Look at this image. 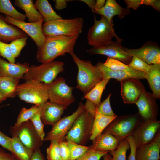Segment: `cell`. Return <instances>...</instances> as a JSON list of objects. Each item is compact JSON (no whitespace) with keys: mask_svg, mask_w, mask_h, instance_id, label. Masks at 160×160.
<instances>
[{"mask_svg":"<svg viewBox=\"0 0 160 160\" xmlns=\"http://www.w3.org/2000/svg\"><path fill=\"white\" fill-rule=\"evenodd\" d=\"M79 36H57L46 37L42 46L38 49L36 55L37 61L42 63L54 60L58 57L73 52Z\"/></svg>","mask_w":160,"mask_h":160,"instance_id":"6da1fadb","label":"cell"},{"mask_svg":"<svg viewBox=\"0 0 160 160\" xmlns=\"http://www.w3.org/2000/svg\"><path fill=\"white\" fill-rule=\"evenodd\" d=\"M69 54L78 69L76 88L85 94L103 79L100 70L92 65L90 60L80 59L73 52Z\"/></svg>","mask_w":160,"mask_h":160,"instance_id":"7a4b0ae2","label":"cell"},{"mask_svg":"<svg viewBox=\"0 0 160 160\" xmlns=\"http://www.w3.org/2000/svg\"><path fill=\"white\" fill-rule=\"evenodd\" d=\"M94 25L89 29L87 38L88 44L93 47H101L108 45L115 37L116 40L121 39L115 33L113 23L110 22L105 17L101 16L97 20L94 16Z\"/></svg>","mask_w":160,"mask_h":160,"instance_id":"3957f363","label":"cell"},{"mask_svg":"<svg viewBox=\"0 0 160 160\" xmlns=\"http://www.w3.org/2000/svg\"><path fill=\"white\" fill-rule=\"evenodd\" d=\"M84 20L81 17L70 19L62 18L44 23L43 33L46 37L57 36H79L82 32Z\"/></svg>","mask_w":160,"mask_h":160,"instance_id":"277c9868","label":"cell"},{"mask_svg":"<svg viewBox=\"0 0 160 160\" xmlns=\"http://www.w3.org/2000/svg\"><path fill=\"white\" fill-rule=\"evenodd\" d=\"M49 86L35 80H27L18 85L17 95L21 100L40 107L48 100Z\"/></svg>","mask_w":160,"mask_h":160,"instance_id":"5b68a950","label":"cell"},{"mask_svg":"<svg viewBox=\"0 0 160 160\" xmlns=\"http://www.w3.org/2000/svg\"><path fill=\"white\" fill-rule=\"evenodd\" d=\"M142 119L138 113L117 116L103 132L110 134L121 141L132 135Z\"/></svg>","mask_w":160,"mask_h":160,"instance_id":"8992f818","label":"cell"},{"mask_svg":"<svg viewBox=\"0 0 160 160\" xmlns=\"http://www.w3.org/2000/svg\"><path fill=\"white\" fill-rule=\"evenodd\" d=\"M63 62L53 60L36 65L30 66L23 79L33 80L49 84L56 78L59 73L64 71Z\"/></svg>","mask_w":160,"mask_h":160,"instance_id":"52a82bcc","label":"cell"},{"mask_svg":"<svg viewBox=\"0 0 160 160\" xmlns=\"http://www.w3.org/2000/svg\"><path fill=\"white\" fill-rule=\"evenodd\" d=\"M94 118L85 109L75 119L65 139L84 145L90 140Z\"/></svg>","mask_w":160,"mask_h":160,"instance_id":"ba28073f","label":"cell"},{"mask_svg":"<svg viewBox=\"0 0 160 160\" xmlns=\"http://www.w3.org/2000/svg\"><path fill=\"white\" fill-rule=\"evenodd\" d=\"M74 88L66 84V79L64 78H56L49 84L48 99L50 102L66 109L75 100V98L73 94Z\"/></svg>","mask_w":160,"mask_h":160,"instance_id":"9c48e42d","label":"cell"},{"mask_svg":"<svg viewBox=\"0 0 160 160\" xmlns=\"http://www.w3.org/2000/svg\"><path fill=\"white\" fill-rule=\"evenodd\" d=\"M9 131L12 136H16L24 145L33 151L43 144L44 141L39 137L30 120L18 127L11 126Z\"/></svg>","mask_w":160,"mask_h":160,"instance_id":"30bf717a","label":"cell"},{"mask_svg":"<svg viewBox=\"0 0 160 160\" xmlns=\"http://www.w3.org/2000/svg\"><path fill=\"white\" fill-rule=\"evenodd\" d=\"M85 110V105L80 102L77 110L71 115L59 120L52 126L51 130L44 138V141H56L58 142L65 140V136L78 116Z\"/></svg>","mask_w":160,"mask_h":160,"instance_id":"8fae6325","label":"cell"},{"mask_svg":"<svg viewBox=\"0 0 160 160\" xmlns=\"http://www.w3.org/2000/svg\"><path fill=\"white\" fill-rule=\"evenodd\" d=\"M122 39H121L113 41L110 44L101 47H93L87 49L86 52L91 55L100 54L119 60L128 65L133 56L126 51L121 44Z\"/></svg>","mask_w":160,"mask_h":160,"instance_id":"7c38bea8","label":"cell"},{"mask_svg":"<svg viewBox=\"0 0 160 160\" xmlns=\"http://www.w3.org/2000/svg\"><path fill=\"white\" fill-rule=\"evenodd\" d=\"M4 20L7 23L17 27L30 36L36 44L37 49L42 46L46 38L42 29L44 19L35 22L28 23L18 21L5 15Z\"/></svg>","mask_w":160,"mask_h":160,"instance_id":"4fadbf2b","label":"cell"},{"mask_svg":"<svg viewBox=\"0 0 160 160\" xmlns=\"http://www.w3.org/2000/svg\"><path fill=\"white\" fill-rule=\"evenodd\" d=\"M160 130V121L142 119L132 135L136 148L153 141Z\"/></svg>","mask_w":160,"mask_h":160,"instance_id":"5bb4252c","label":"cell"},{"mask_svg":"<svg viewBox=\"0 0 160 160\" xmlns=\"http://www.w3.org/2000/svg\"><path fill=\"white\" fill-rule=\"evenodd\" d=\"M135 104L138 108V113L142 119L157 120L159 108L156 98L152 93L145 89Z\"/></svg>","mask_w":160,"mask_h":160,"instance_id":"9a60e30c","label":"cell"},{"mask_svg":"<svg viewBox=\"0 0 160 160\" xmlns=\"http://www.w3.org/2000/svg\"><path fill=\"white\" fill-rule=\"evenodd\" d=\"M124 49L132 56L139 58L148 65H160V48L156 42L148 41L137 49H130L124 47Z\"/></svg>","mask_w":160,"mask_h":160,"instance_id":"2e32d148","label":"cell"},{"mask_svg":"<svg viewBox=\"0 0 160 160\" xmlns=\"http://www.w3.org/2000/svg\"><path fill=\"white\" fill-rule=\"evenodd\" d=\"M121 95L123 102L126 104L135 103L138 100L145 87L139 79L129 78L120 81Z\"/></svg>","mask_w":160,"mask_h":160,"instance_id":"e0dca14e","label":"cell"},{"mask_svg":"<svg viewBox=\"0 0 160 160\" xmlns=\"http://www.w3.org/2000/svg\"><path fill=\"white\" fill-rule=\"evenodd\" d=\"M95 66L100 71L103 79L114 78L119 81L129 78L145 79V73L130 67L123 71H113L106 67L103 63L98 62Z\"/></svg>","mask_w":160,"mask_h":160,"instance_id":"ac0fdd59","label":"cell"},{"mask_svg":"<svg viewBox=\"0 0 160 160\" xmlns=\"http://www.w3.org/2000/svg\"><path fill=\"white\" fill-rule=\"evenodd\" d=\"M41 120L44 125L52 126L61 118L66 108L47 101L39 107Z\"/></svg>","mask_w":160,"mask_h":160,"instance_id":"d6986e66","label":"cell"},{"mask_svg":"<svg viewBox=\"0 0 160 160\" xmlns=\"http://www.w3.org/2000/svg\"><path fill=\"white\" fill-rule=\"evenodd\" d=\"M29 67L27 62L21 63L17 62L12 64L5 61L0 56V77L9 76L23 79Z\"/></svg>","mask_w":160,"mask_h":160,"instance_id":"ffe728a7","label":"cell"},{"mask_svg":"<svg viewBox=\"0 0 160 160\" xmlns=\"http://www.w3.org/2000/svg\"><path fill=\"white\" fill-rule=\"evenodd\" d=\"M93 12L103 16L110 22L113 23L114 16L117 15L121 19L130 14L131 11L129 9L121 7L115 0H107L103 8L94 10Z\"/></svg>","mask_w":160,"mask_h":160,"instance_id":"44dd1931","label":"cell"},{"mask_svg":"<svg viewBox=\"0 0 160 160\" xmlns=\"http://www.w3.org/2000/svg\"><path fill=\"white\" fill-rule=\"evenodd\" d=\"M92 141V144L89 147L90 148L108 152L116 150L120 142L112 135L104 132L97 136Z\"/></svg>","mask_w":160,"mask_h":160,"instance_id":"7402d4cb","label":"cell"},{"mask_svg":"<svg viewBox=\"0 0 160 160\" xmlns=\"http://www.w3.org/2000/svg\"><path fill=\"white\" fill-rule=\"evenodd\" d=\"M28 36L17 27L8 24L0 14V41L7 43L16 39Z\"/></svg>","mask_w":160,"mask_h":160,"instance_id":"603a6c76","label":"cell"},{"mask_svg":"<svg viewBox=\"0 0 160 160\" xmlns=\"http://www.w3.org/2000/svg\"><path fill=\"white\" fill-rule=\"evenodd\" d=\"M160 145L154 141L142 145L136 148V160H159L160 158Z\"/></svg>","mask_w":160,"mask_h":160,"instance_id":"cb8c5ba5","label":"cell"},{"mask_svg":"<svg viewBox=\"0 0 160 160\" xmlns=\"http://www.w3.org/2000/svg\"><path fill=\"white\" fill-rule=\"evenodd\" d=\"M9 151L17 160H31L34 151L24 145L16 136H13L11 137Z\"/></svg>","mask_w":160,"mask_h":160,"instance_id":"d4e9b609","label":"cell"},{"mask_svg":"<svg viewBox=\"0 0 160 160\" xmlns=\"http://www.w3.org/2000/svg\"><path fill=\"white\" fill-rule=\"evenodd\" d=\"M145 79L147 80L154 97L160 99V65H150L148 71L145 73Z\"/></svg>","mask_w":160,"mask_h":160,"instance_id":"484cf974","label":"cell"},{"mask_svg":"<svg viewBox=\"0 0 160 160\" xmlns=\"http://www.w3.org/2000/svg\"><path fill=\"white\" fill-rule=\"evenodd\" d=\"M20 80L9 76L0 77V94L6 99L16 97Z\"/></svg>","mask_w":160,"mask_h":160,"instance_id":"4316f807","label":"cell"},{"mask_svg":"<svg viewBox=\"0 0 160 160\" xmlns=\"http://www.w3.org/2000/svg\"><path fill=\"white\" fill-rule=\"evenodd\" d=\"M33 0H15V4L25 12L29 23L38 21L43 19V17L36 9Z\"/></svg>","mask_w":160,"mask_h":160,"instance_id":"83f0119b","label":"cell"},{"mask_svg":"<svg viewBox=\"0 0 160 160\" xmlns=\"http://www.w3.org/2000/svg\"><path fill=\"white\" fill-rule=\"evenodd\" d=\"M107 116L96 112L90 140H93L102 133L106 127L117 116Z\"/></svg>","mask_w":160,"mask_h":160,"instance_id":"f1b7e54d","label":"cell"},{"mask_svg":"<svg viewBox=\"0 0 160 160\" xmlns=\"http://www.w3.org/2000/svg\"><path fill=\"white\" fill-rule=\"evenodd\" d=\"M34 5L43 17L44 23L62 18L54 11L47 0H36Z\"/></svg>","mask_w":160,"mask_h":160,"instance_id":"f546056e","label":"cell"},{"mask_svg":"<svg viewBox=\"0 0 160 160\" xmlns=\"http://www.w3.org/2000/svg\"><path fill=\"white\" fill-rule=\"evenodd\" d=\"M110 79H103L99 82L85 95L84 98L91 101L96 106L98 105L101 103L103 92Z\"/></svg>","mask_w":160,"mask_h":160,"instance_id":"4dcf8cb0","label":"cell"},{"mask_svg":"<svg viewBox=\"0 0 160 160\" xmlns=\"http://www.w3.org/2000/svg\"><path fill=\"white\" fill-rule=\"evenodd\" d=\"M0 13L18 21H25L26 16L17 11L9 0H0Z\"/></svg>","mask_w":160,"mask_h":160,"instance_id":"1f68e13d","label":"cell"},{"mask_svg":"<svg viewBox=\"0 0 160 160\" xmlns=\"http://www.w3.org/2000/svg\"><path fill=\"white\" fill-rule=\"evenodd\" d=\"M39 111V107L35 105L28 109L25 107L23 108L20 111L14 126L15 127H18L22 123L29 120L31 117Z\"/></svg>","mask_w":160,"mask_h":160,"instance_id":"d6a6232c","label":"cell"},{"mask_svg":"<svg viewBox=\"0 0 160 160\" xmlns=\"http://www.w3.org/2000/svg\"><path fill=\"white\" fill-rule=\"evenodd\" d=\"M129 148V144L127 139L121 141L116 150L108 152L112 156L111 160H126L127 151Z\"/></svg>","mask_w":160,"mask_h":160,"instance_id":"836d02e7","label":"cell"},{"mask_svg":"<svg viewBox=\"0 0 160 160\" xmlns=\"http://www.w3.org/2000/svg\"><path fill=\"white\" fill-rule=\"evenodd\" d=\"M70 147L71 156L70 160H75L82 156L89 147L78 144L71 141L67 140Z\"/></svg>","mask_w":160,"mask_h":160,"instance_id":"e575fe53","label":"cell"},{"mask_svg":"<svg viewBox=\"0 0 160 160\" xmlns=\"http://www.w3.org/2000/svg\"><path fill=\"white\" fill-rule=\"evenodd\" d=\"M111 95L110 93L106 99L96 106V112L107 116H112L116 115L111 107L110 98Z\"/></svg>","mask_w":160,"mask_h":160,"instance_id":"d590c367","label":"cell"},{"mask_svg":"<svg viewBox=\"0 0 160 160\" xmlns=\"http://www.w3.org/2000/svg\"><path fill=\"white\" fill-rule=\"evenodd\" d=\"M28 38L25 37L19 38L9 44L12 55L15 59L20 56L21 50L26 45Z\"/></svg>","mask_w":160,"mask_h":160,"instance_id":"8d00e7d4","label":"cell"},{"mask_svg":"<svg viewBox=\"0 0 160 160\" xmlns=\"http://www.w3.org/2000/svg\"><path fill=\"white\" fill-rule=\"evenodd\" d=\"M48 160H62L59 142L56 141H50L49 146L46 149Z\"/></svg>","mask_w":160,"mask_h":160,"instance_id":"74e56055","label":"cell"},{"mask_svg":"<svg viewBox=\"0 0 160 160\" xmlns=\"http://www.w3.org/2000/svg\"><path fill=\"white\" fill-rule=\"evenodd\" d=\"M30 120L33 124L39 137L43 141L45 136L44 129V125L41 119L40 111L31 117Z\"/></svg>","mask_w":160,"mask_h":160,"instance_id":"f35d334b","label":"cell"},{"mask_svg":"<svg viewBox=\"0 0 160 160\" xmlns=\"http://www.w3.org/2000/svg\"><path fill=\"white\" fill-rule=\"evenodd\" d=\"M103 64L106 67L113 71L125 70L130 68L119 60L109 57L107 58Z\"/></svg>","mask_w":160,"mask_h":160,"instance_id":"ab89813d","label":"cell"},{"mask_svg":"<svg viewBox=\"0 0 160 160\" xmlns=\"http://www.w3.org/2000/svg\"><path fill=\"white\" fill-rule=\"evenodd\" d=\"M108 151L89 149L81 157L75 160H99Z\"/></svg>","mask_w":160,"mask_h":160,"instance_id":"60d3db41","label":"cell"},{"mask_svg":"<svg viewBox=\"0 0 160 160\" xmlns=\"http://www.w3.org/2000/svg\"><path fill=\"white\" fill-rule=\"evenodd\" d=\"M0 56L6 58L9 62L15 63V59L12 55L9 44H8L0 41Z\"/></svg>","mask_w":160,"mask_h":160,"instance_id":"b9f144b4","label":"cell"},{"mask_svg":"<svg viewBox=\"0 0 160 160\" xmlns=\"http://www.w3.org/2000/svg\"><path fill=\"white\" fill-rule=\"evenodd\" d=\"M128 65L135 70L145 73L148 71L150 68L149 65L135 56H133L132 60Z\"/></svg>","mask_w":160,"mask_h":160,"instance_id":"7bdbcfd3","label":"cell"},{"mask_svg":"<svg viewBox=\"0 0 160 160\" xmlns=\"http://www.w3.org/2000/svg\"><path fill=\"white\" fill-rule=\"evenodd\" d=\"M62 160H70L71 150L67 141L62 140L59 142Z\"/></svg>","mask_w":160,"mask_h":160,"instance_id":"ee69618b","label":"cell"},{"mask_svg":"<svg viewBox=\"0 0 160 160\" xmlns=\"http://www.w3.org/2000/svg\"><path fill=\"white\" fill-rule=\"evenodd\" d=\"M126 139L128 141L130 149V152L128 160H136L135 153L136 147L133 137L132 135H130L127 137Z\"/></svg>","mask_w":160,"mask_h":160,"instance_id":"f6af8a7d","label":"cell"},{"mask_svg":"<svg viewBox=\"0 0 160 160\" xmlns=\"http://www.w3.org/2000/svg\"><path fill=\"white\" fill-rule=\"evenodd\" d=\"M11 139V137L8 136L0 130V145L9 151Z\"/></svg>","mask_w":160,"mask_h":160,"instance_id":"bcb514c9","label":"cell"},{"mask_svg":"<svg viewBox=\"0 0 160 160\" xmlns=\"http://www.w3.org/2000/svg\"><path fill=\"white\" fill-rule=\"evenodd\" d=\"M150 5L157 11L160 12V1L159 0H142L141 5Z\"/></svg>","mask_w":160,"mask_h":160,"instance_id":"7dc6e473","label":"cell"},{"mask_svg":"<svg viewBox=\"0 0 160 160\" xmlns=\"http://www.w3.org/2000/svg\"><path fill=\"white\" fill-rule=\"evenodd\" d=\"M127 5V8L136 10L141 5L142 0H124Z\"/></svg>","mask_w":160,"mask_h":160,"instance_id":"c3c4849f","label":"cell"},{"mask_svg":"<svg viewBox=\"0 0 160 160\" xmlns=\"http://www.w3.org/2000/svg\"><path fill=\"white\" fill-rule=\"evenodd\" d=\"M71 0H55L53 1L55 2V8L59 10L66 8L67 6V3L72 1Z\"/></svg>","mask_w":160,"mask_h":160,"instance_id":"681fc988","label":"cell"},{"mask_svg":"<svg viewBox=\"0 0 160 160\" xmlns=\"http://www.w3.org/2000/svg\"><path fill=\"white\" fill-rule=\"evenodd\" d=\"M85 105V109L94 116L96 113V106L90 100L86 99Z\"/></svg>","mask_w":160,"mask_h":160,"instance_id":"f907efd6","label":"cell"},{"mask_svg":"<svg viewBox=\"0 0 160 160\" xmlns=\"http://www.w3.org/2000/svg\"><path fill=\"white\" fill-rule=\"evenodd\" d=\"M0 160H17L11 154L6 152L0 147Z\"/></svg>","mask_w":160,"mask_h":160,"instance_id":"816d5d0a","label":"cell"},{"mask_svg":"<svg viewBox=\"0 0 160 160\" xmlns=\"http://www.w3.org/2000/svg\"><path fill=\"white\" fill-rule=\"evenodd\" d=\"M31 160H46L40 148H38L34 151Z\"/></svg>","mask_w":160,"mask_h":160,"instance_id":"f5cc1de1","label":"cell"},{"mask_svg":"<svg viewBox=\"0 0 160 160\" xmlns=\"http://www.w3.org/2000/svg\"><path fill=\"white\" fill-rule=\"evenodd\" d=\"M105 3V0H96L94 10L100 9L103 8L104 6Z\"/></svg>","mask_w":160,"mask_h":160,"instance_id":"db71d44e","label":"cell"},{"mask_svg":"<svg viewBox=\"0 0 160 160\" xmlns=\"http://www.w3.org/2000/svg\"><path fill=\"white\" fill-rule=\"evenodd\" d=\"M85 4L91 9L92 12L94 10L95 5V0H80Z\"/></svg>","mask_w":160,"mask_h":160,"instance_id":"11a10c76","label":"cell"},{"mask_svg":"<svg viewBox=\"0 0 160 160\" xmlns=\"http://www.w3.org/2000/svg\"><path fill=\"white\" fill-rule=\"evenodd\" d=\"M153 141L160 145V130L158 132L155 136Z\"/></svg>","mask_w":160,"mask_h":160,"instance_id":"9f6ffc18","label":"cell"},{"mask_svg":"<svg viewBox=\"0 0 160 160\" xmlns=\"http://www.w3.org/2000/svg\"><path fill=\"white\" fill-rule=\"evenodd\" d=\"M103 160H111L112 156L108 153L105 154L103 156Z\"/></svg>","mask_w":160,"mask_h":160,"instance_id":"6f0895ef","label":"cell"},{"mask_svg":"<svg viewBox=\"0 0 160 160\" xmlns=\"http://www.w3.org/2000/svg\"><path fill=\"white\" fill-rule=\"evenodd\" d=\"M6 98H5L0 94V104L6 100Z\"/></svg>","mask_w":160,"mask_h":160,"instance_id":"680465c9","label":"cell"},{"mask_svg":"<svg viewBox=\"0 0 160 160\" xmlns=\"http://www.w3.org/2000/svg\"></svg>","mask_w":160,"mask_h":160,"instance_id":"91938a15","label":"cell"}]
</instances>
